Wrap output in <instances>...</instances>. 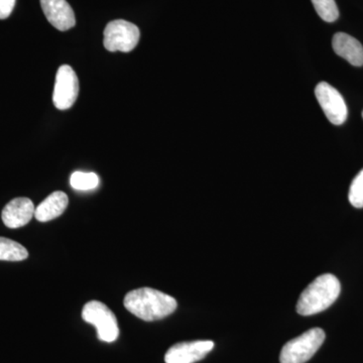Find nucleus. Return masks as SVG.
I'll return each mask as SVG.
<instances>
[{
    "mask_svg": "<svg viewBox=\"0 0 363 363\" xmlns=\"http://www.w3.org/2000/svg\"><path fill=\"white\" fill-rule=\"evenodd\" d=\"M124 307L143 321L164 319L176 311L178 303L173 297L150 288H140L126 294Z\"/></svg>",
    "mask_w": 363,
    "mask_h": 363,
    "instance_id": "obj_1",
    "label": "nucleus"
},
{
    "mask_svg": "<svg viewBox=\"0 0 363 363\" xmlns=\"http://www.w3.org/2000/svg\"><path fill=\"white\" fill-rule=\"evenodd\" d=\"M340 292V281L334 274H321L301 294L297 312L302 316L323 312L337 300Z\"/></svg>",
    "mask_w": 363,
    "mask_h": 363,
    "instance_id": "obj_2",
    "label": "nucleus"
},
{
    "mask_svg": "<svg viewBox=\"0 0 363 363\" xmlns=\"http://www.w3.org/2000/svg\"><path fill=\"white\" fill-rule=\"evenodd\" d=\"M325 332L321 328H312L302 335L289 341L281 348V363H305L314 357L324 343Z\"/></svg>",
    "mask_w": 363,
    "mask_h": 363,
    "instance_id": "obj_3",
    "label": "nucleus"
},
{
    "mask_svg": "<svg viewBox=\"0 0 363 363\" xmlns=\"http://www.w3.org/2000/svg\"><path fill=\"white\" fill-rule=\"evenodd\" d=\"M82 318L96 328L99 340L114 342L119 336L118 322L114 313L99 301H90L84 306Z\"/></svg>",
    "mask_w": 363,
    "mask_h": 363,
    "instance_id": "obj_4",
    "label": "nucleus"
},
{
    "mask_svg": "<svg viewBox=\"0 0 363 363\" xmlns=\"http://www.w3.org/2000/svg\"><path fill=\"white\" fill-rule=\"evenodd\" d=\"M140 28L130 21H111L104 30V44L109 52H128L133 51L140 40Z\"/></svg>",
    "mask_w": 363,
    "mask_h": 363,
    "instance_id": "obj_5",
    "label": "nucleus"
},
{
    "mask_svg": "<svg viewBox=\"0 0 363 363\" xmlns=\"http://www.w3.org/2000/svg\"><path fill=\"white\" fill-rule=\"evenodd\" d=\"M79 80L75 71L70 66L60 67L56 76L52 101L59 111L71 108L77 100Z\"/></svg>",
    "mask_w": 363,
    "mask_h": 363,
    "instance_id": "obj_6",
    "label": "nucleus"
},
{
    "mask_svg": "<svg viewBox=\"0 0 363 363\" xmlns=\"http://www.w3.org/2000/svg\"><path fill=\"white\" fill-rule=\"evenodd\" d=\"M318 102L323 109L328 121L335 125H341L347 118L348 111L342 95L333 86L321 82L315 89Z\"/></svg>",
    "mask_w": 363,
    "mask_h": 363,
    "instance_id": "obj_7",
    "label": "nucleus"
},
{
    "mask_svg": "<svg viewBox=\"0 0 363 363\" xmlns=\"http://www.w3.org/2000/svg\"><path fill=\"white\" fill-rule=\"evenodd\" d=\"M214 348L213 341L197 340L177 343L167 351L166 363H195L200 362Z\"/></svg>",
    "mask_w": 363,
    "mask_h": 363,
    "instance_id": "obj_8",
    "label": "nucleus"
},
{
    "mask_svg": "<svg viewBox=\"0 0 363 363\" xmlns=\"http://www.w3.org/2000/svg\"><path fill=\"white\" fill-rule=\"evenodd\" d=\"M40 6L47 20L57 30L66 32L75 26V14L66 0H40Z\"/></svg>",
    "mask_w": 363,
    "mask_h": 363,
    "instance_id": "obj_9",
    "label": "nucleus"
},
{
    "mask_svg": "<svg viewBox=\"0 0 363 363\" xmlns=\"http://www.w3.org/2000/svg\"><path fill=\"white\" fill-rule=\"evenodd\" d=\"M35 211L32 200L28 198H16L2 210V221L9 228H20L32 220Z\"/></svg>",
    "mask_w": 363,
    "mask_h": 363,
    "instance_id": "obj_10",
    "label": "nucleus"
},
{
    "mask_svg": "<svg viewBox=\"0 0 363 363\" xmlns=\"http://www.w3.org/2000/svg\"><path fill=\"white\" fill-rule=\"evenodd\" d=\"M334 52L352 66H363V47L355 38L345 33H337L332 40Z\"/></svg>",
    "mask_w": 363,
    "mask_h": 363,
    "instance_id": "obj_11",
    "label": "nucleus"
},
{
    "mask_svg": "<svg viewBox=\"0 0 363 363\" xmlns=\"http://www.w3.org/2000/svg\"><path fill=\"white\" fill-rule=\"evenodd\" d=\"M68 203V196L65 193L61 191L52 193L35 208V219L40 222L51 221L65 212Z\"/></svg>",
    "mask_w": 363,
    "mask_h": 363,
    "instance_id": "obj_12",
    "label": "nucleus"
},
{
    "mask_svg": "<svg viewBox=\"0 0 363 363\" xmlns=\"http://www.w3.org/2000/svg\"><path fill=\"white\" fill-rule=\"evenodd\" d=\"M28 252L20 243L9 238H0V260L21 262L28 259Z\"/></svg>",
    "mask_w": 363,
    "mask_h": 363,
    "instance_id": "obj_13",
    "label": "nucleus"
},
{
    "mask_svg": "<svg viewBox=\"0 0 363 363\" xmlns=\"http://www.w3.org/2000/svg\"><path fill=\"white\" fill-rule=\"evenodd\" d=\"M320 18L327 23H333L339 18V11L335 0H312Z\"/></svg>",
    "mask_w": 363,
    "mask_h": 363,
    "instance_id": "obj_14",
    "label": "nucleus"
},
{
    "mask_svg": "<svg viewBox=\"0 0 363 363\" xmlns=\"http://www.w3.org/2000/svg\"><path fill=\"white\" fill-rule=\"evenodd\" d=\"M71 186L75 190L88 191L93 190L99 184V178L94 173H83V172H75L71 176Z\"/></svg>",
    "mask_w": 363,
    "mask_h": 363,
    "instance_id": "obj_15",
    "label": "nucleus"
},
{
    "mask_svg": "<svg viewBox=\"0 0 363 363\" xmlns=\"http://www.w3.org/2000/svg\"><path fill=\"white\" fill-rule=\"evenodd\" d=\"M348 199L353 207L363 208V169L351 183Z\"/></svg>",
    "mask_w": 363,
    "mask_h": 363,
    "instance_id": "obj_16",
    "label": "nucleus"
},
{
    "mask_svg": "<svg viewBox=\"0 0 363 363\" xmlns=\"http://www.w3.org/2000/svg\"><path fill=\"white\" fill-rule=\"evenodd\" d=\"M16 0H0V20H6L13 13Z\"/></svg>",
    "mask_w": 363,
    "mask_h": 363,
    "instance_id": "obj_17",
    "label": "nucleus"
},
{
    "mask_svg": "<svg viewBox=\"0 0 363 363\" xmlns=\"http://www.w3.org/2000/svg\"><path fill=\"white\" fill-rule=\"evenodd\" d=\"M362 117H363V112H362Z\"/></svg>",
    "mask_w": 363,
    "mask_h": 363,
    "instance_id": "obj_18",
    "label": "nucleus"
}]
</instances>
